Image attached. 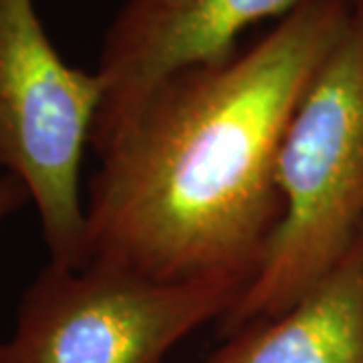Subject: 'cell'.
I'll return each instance as SVG.
<instances>
[{"mask_svg": "<svg viewBox=\"0 0 363 363\" xmlns=\"http://www.w3.org/2000/svg\"><path fill=\"white\" fill-rule=\"evenodd\" d=\"M355 0H305L222 63L157 85L95 156L85 264L154 281L250 285L283 216L279 145Z\"/></svg>", "mask_w": 363, "mask_h": 363, "instance_id": "obj_1", "label": "cell"}, {"mask_svg": "<svg viewBox=\"0 0 363 363\" xmlns=\"http://www.w3.org/2000/svg\"><path fill=\"white\" fill-rule=\"evenodd\" d=\"M274 184L283 216L259 272L218 321L224 339L289 309L363 230V0L286 125Z\"/></svg>", "mask_w": 363, "mask_h": 363, "instance_id": "obj_2", "label": "cell"}, {"mask_svg": "<svg viewBox=\"0 0 363 363\" xmlns=\"http://www.w3.org/2000/svg\"><path fill=\"white\" fill-rule=\"evenodd\" d=\"M247 286L233 277L166 283L99 262H47L21 297L0 363H169L182 339L220 321Z\"/></svg>", "mask_w": 363, "mask_h": 363, "instance_id": "obj_3", "label": "cell"}, {"mask_svg": "<svg viewBox=\"0 0 363 363\" xmlns=\"http://www.w3.org/2000/svg\"><path fill=\"white\" fill-rule=\"evenodd\" d=\"M97 73L65 63L35 0H0V174L37 208L49 262H85L81 166L101 105Z\"/></svg>", "mask_w": 363, "mask_h": 363, "instance_id": "obj_4", "label": "cell"}, {"mask_svg": "<svg viewBox=\"0 0 363 363\" xmlns=\"http://www.w3.org/2000/svg\"><path fill=\"white\" fill-rule=\"evenodd\" d=\"M305 0H125L101 40V105L91 131L99 152L157 85L184 69L222 63L238 35L264 18H283Z\"/></svg>", "mask_w": 363, "mask_h": 363, "instance_id": "obj_5", "label": "cell"}, {"mask_svg": "<svg viewBox=\"0 0 363 363\" xmlns=\"http://www.w3.org/2000/svg\"><path fill=\"white\" fill-rule=\"evenodd\" d=\"M206 363H363V230L289 309L226 337Z\"/></svg>", "mask_w": 363, "mask_h": 363, "instance_id": "obj_6", "label": "cell"}, {"mask_svg": "<svg viewBox=\"0 0 363 363\" xmlns=\"http://www.w3.org/2000/svg\"><path fill=\"white\" fill-rule=\"evenodd\" d=\"M30 202L26 186L9 174H0V224Z\"/></svg>", "mask_w": 363, "mask_h": 363, "instance_id": "obj_7", "label": "cell"}]
</instances>
